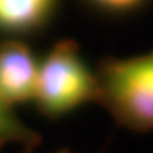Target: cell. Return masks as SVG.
<instances>
[{
    "label": "cell",
    "mask_w": 153,
    "mask_h": 153,
    "mask_svg": "<svg viewBox=\"0 0 153 153\" xmlns=\"http://www.w3.org/2000/svg\"><path fill=\"white\" fill-rule=\"evenodd\" d=\"M90 2L94 5H97L99 9H102V10L121 14V12L134 10L136 7L141 5L145 0H90Z\"/></svg>",
    "instance_id": "obj_6"
},
{
    "label": "cell",
    "mask_w": 153,
    "mask_h": 153,
    "mask_svg": "<svg viewBox=\"0 0 153 153\" xmlns=\"http://www.w3.org/2000/svg\"><path fill=\"white\" fill-rule=\"evenodd\" d=\"M55 7V0H0V29L26 33L41 26Z\"/></svg>",
    "instance_id": "obj_4"
},
{
    "label": "cell",
    "mask_w": 153,
    "mask_h": 153,
    "mask_svg": "<svg viewBox=\"0 0 153 153\" xmlns=\"http://www.w3.org/2000/svg\"><path fill=\"white\" fill-rule=\"evenodd\" d=\"M38 140L39 136L19 119V116L14 112V107L0 99V146L7 143L31 146L36 145Z\"/></svg>",
    "instance_id": "obj_5"
},
{
    "label": "cell",
    "mask_w": 153,
    "mask_h": 153,
    "mask_svg": "<svg viewBox=\"0 0 153 153\" xmlns=\"http://www.w3.org/2000/svg\"><path fill=\"white\" fill-rule=\"evenodd\" d=\"M99 97L97 73L75 41H58L39 61L33 102L44 116L61 117L88 102H99Z\"/></svg>",
    "instance_id": "obj_2"
},
{
    "label": "cell",
    "mask_w": 153,
    "mask_h": 153,
    "mask_svg": "<svg viewBox=\"0 0 153 153\" xmlns=\"http://www.w3.org/2000/svg\"><path fill=\"white\" fill-rule=\"evenodd\" d=\"M38 65L29 46L19 41L0 44V99L9 105L33 102Z\"/></svg>",
    "instance_id": "obj_3"
},
{
    "label": "cell",
    "mask_w": 153,
    "mask_h": 153,
    "mask_svg": "<svg viewBox=\"0 0 153 153\" xmlns=\"http://www.w3.org/2000/svg\"><path fill=\"white\" fill-rule=\"evenodd\" d=\"M58 153H70V152H66V150H63V152H58Z\"/></svg>",
    "instance_id": "obj_7"
},
{
    "label": "cell",
    "mask_w": 153,
    "mask_h": 153,
    "mask_svg": "<svg viewBox=\"0 0 153 153\" xmlns=\"http://www.w3.org/2000/svg\"><path fill=\"white\" fill-rule=\"evenodd\" d=\"M99 102L116 123L136 133L153 131V49L129 58L99 61Z\"/></svg>",
    "instance_id": "obj_1"
}]
</instances>
